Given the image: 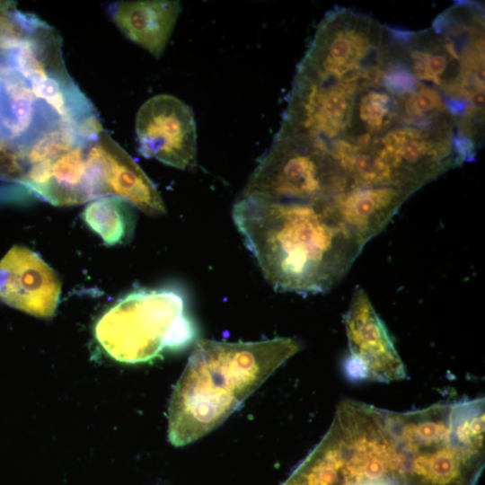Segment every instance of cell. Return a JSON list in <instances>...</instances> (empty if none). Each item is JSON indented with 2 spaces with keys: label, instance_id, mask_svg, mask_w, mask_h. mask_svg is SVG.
I'll return each mask as SVG.
<instances>
[{
  "label": "cell",
  "instance_id": "5",
  "mask_svg": "<svg viewBox=\"0 0 485 485\" xmlns=\"http://www.w3.org/2000/svg\"><path fill=\"white\" fill-rule=\"evenodd\" d=\"M345 461L347 483L401 485L402 455L383 409L345 400L333 419Z\"/></svg>",
  "mask_w": 485,
  "mask_h": 485
},
{
  "label": "cell",
  "instance_id": "9",
  "mask_svg": "<svg viewBox=\"0 0 485 485\" xmlns=\"http://www.w3.org/2000/svg\"><path fill=\"white\" fill-rule=\"evenodd\" d=\"M344 324L350 356L364 363L368 379L390 383L406 377L404 364L387 328L360 287L353 292Z\"/></svg>",
  "mask_w": 485,
  "mask_h": 485
},
{
  "label": "cell",
  "instance_id": "11",
  "mask_svg": "<svg viewBox=\"0 0 485 485\" xmlns=\"http://www.w3.org/2000/svg\"><path fill=\"white\" fill-rule=\"evenodd\" d=\"M181 12L178 1H119L110 6L111 20L120 32L154 57L164 52Z\"/></svg>",
  "mask_w": 485,
  "mask_h": 485
},
{
  "label": "cell",
  "instance_id": "6",
  "mask_svg": "<svg viewBox=\"0 0 485 485\" xmlns=\"http://www.w3.org/2000/svg\"><path fill=\"white\" fill-rule=\"evenodd\" d=\"M138 151L146 158L179 170L197 165V128L193 110L171 94L146 100L136 116Z\"/></svg>",
  "mask_w": 485,
  "mask_h": 485
},
{
  "label": "cell",
  "instance_id": "17",
  "mask_svg": "<svg viewBox=\"0 0 485 485\" xmlns=\"http://www.w3.org/2000/svg\"><path fill=\"white\" fill-rule=\"evenodd\" d=\"M344 370L348 377L352 380L368 379L366 366L359 359L349 357L345 360Z\"/></svg>",
  "mask_w": 485,
  "mask_h": 485
},
{
  "label": "cell",
  "instance_id": "12",
  "mask_svg": "<svg viewBox=\"0 0 485 485\" xmlns=\"http://www.w3.org/2000/svg\"><path fill=\"white\" fill-rule=\"evenodd\" d=\"M401 485H475L484 460L472 457L452 441L402 455Z\"/></svg>",
  "mask_w": 485,
  "mask_h": 485
},
{
  "label": "cell",
  "instance_id": "15",
  "mask_svg": "<svg viewBox=\"0 0 485 485\" xmlns=\"http://www.w3.org/2000/svg\"><path fill=\"white\" fill-rule=\"evenodd\" d=\"M450 437L468 455L484 460V399L451 403Z\"/></svg>",
  "mask_w": 485,
  "mask_h": 485
},
{
  "label": "cell",
  "instance_id": "4",
  "mask_svg": "<svg viewBox=\"0 0 485 485\" xmlns=\"http://www.w3.org/2000/svg\"><path fill=\"white\" fill-rule=\"evenodd\" d=\"M93 333L113 359L140 363L189 347L198 331L184 293L163 287L136 289L119 299L99 317Z\"/></svg>",
  "mask_w": 485,
  "mask_h": 485
},
{
  "label": "cell",
  "instance_id": "13",
  "mask_svg": "<svg viewBox=\"0 0 485 485\" xmlns=\"http://www.w3.org/2000/svg\"><path fill=\"white\" fill-rule=\"evenodd\" d=\"M287 481L291 485H346L345 461L333 421L320 443Z\"/></svg>",
  "mask_w": 485,
  "mask_h": 485
},
{
  "label": "cell",
  "instance_id": "14",
  "mask_svg": "<svg viewBox=\"0 0 485 485\" xmlns=\"http://www.w3.org/2000/svg\"><path fill=\"white\" fill-rule=\"evenodd\" d=\"M83 220L107 245L125 243L132 237L135 214L126 200L113 196L93 199L83 210Z\"/></svg>",
  "mask_w": 485,
  "mask_h": 485
},
{
  "label": "cell",
  "instance_id": "2",
  "mask_svg": "<svg viewBox=\"0 0 485 485\" xmlns=\"http://www.w3.org/2000/svg\"><path fill=\"white\" fill-rule=\"evenodd\" d=\"M232 217L264 278L280 292H329L364 248L326 203L239 195Z\"/></svg>",
  "mask_w": 485,
  "mask_h": 485
},
{
  "label": "cell",
  "instance_id": "16",
  "mask_svg": "<svg viewBox=\"0 0 485 485\" xmlns=\"http://www.w3.org/2000/svg\"><path fill=\"white\" fill-rule=\"evenodd\" d=\"M27 13L11 2L0 1V61L7 57L23 34Z\"/></svg>",
  "mask_w": 485,
  "mask_h": 485
},
{
  "label": "cell",
  "instance_id": "1",
  "mask_svg": "<svg viewBox=\"0 0 485 485\" xmlns=\"http://www.w3.org/2000/svg\"><path fill=\"white\" fill-rule=\"evenodd\" d=\"M304 57L278 131L308 141L349 184L410 197L467 162L473 143L445 80L388 32L331 18Z\"/></svg>",
  "mask_w": 485,
  "mask_h": 485
},
{
  "label": "cell",
  "instance_id": "3",
  "mask_svg": "<svg viewBox=\"0 0 485 485\" xmlns=\"http://www.w3.org/2000/svg\"><path fill=\"white\" fill-rule=\"evenodd\" d=\"M302 346L292 338L256 342H196L173 388L168 437L186 445L223 423Z\"/></svg>",
  "mask_w": 485,
  "mask_h": 485
},
{
  "label": "cell",
  "instance_id": "7",
  "mask_svg": "<svg viewBox=\"0 0 485 485\" xmlns=\"http://www.w3.org/2000/svg\"><path fill=\"white\" fill-rule=\"evenodd\" d=\"M87 163L93 199L113 196L148 216L165 213L164 203L154 182L104 130L89 146Z\"/></svg>",
  "mask_w": 485,
  "mask_h": 485
},
{
  "label": "cell",
  "instance_id": "10",
  "mask_svg": "<svg viewBox=\"0 0 485 485\" xmlns=\"http://www.w3.org/2000/svg\"><path fill=\"white\" fill-rule=\"evenodd\" d=\"M91 144L79 143L53 158L28 166L22 187L54 206H74L93 199L87 163Z\"/></svg>",
  "mask_w": 485,
  "mask_h": 485
},
{
  "label": "cell",
  "instance_id": "8",
  "mask_svg": "<svg viewBox=\"0 0 485 485\" xmlns=\"http://www.w3.org/2000/svg\"><path fill=\"white\" fill-rule=\"evenodd\" d=\"M60 294L57 273L31 249L15 245L1 259V303L36 317L49 318Z\"/></svg>",
  "mask_w": 485,
  "mask_h": 485
}]
</instances>
